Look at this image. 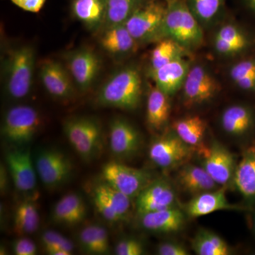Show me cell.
<instances>
[{
    "label": "cell",
    "instance_id": "obj_20",
    "mask_svg": "<svg viewBox=\"0 0 255 255\" xmlns=\"http://www.w3.org/2000/svg\"><path fill=\"white\" fill-rule=\"evenodd\" d=\"M87 215V204L83 198L77 193L70 192L55 204L51 218L57 224L71 228L83 222Z\"/></svg>",
    "mask_w": 255,
    "mask_h": 255
},
{
    "label": "cell",
    "instance_id": "obj_31",
    "mask_svg": "<svg viewBox=\"0 0 255 255\" xmlns=\"http://www.w3.org/2000/svg\"><path fill=\"white\" fill-rule=\"evenodd\" d=\"M228 0H186L193 14L203 27L221 22L226 13Z\"/></svg>",
    "mask_w": 255,
    "mask_h": 255
},
{
    "label": "cell",
    "instance_id": "obj_46",
    "mask_svg": "<svg viewBox=\"0 0 255 255\" xmlns=\"http://www.w3.org/2000/svg\"></svg>",
    "mask_w": 255,
    "mask_h": 255
},
{
    "label": "cell",
    "instance_id": "obj_6",
    "mask_svg": "<svg viewBox=\"0 0 255 255\" xmlns=\"http://www.w3.org/2000/svg\"><path fill=\"white\" fill-rule=\"evenodd\" d=\"M41 125V114L34 107L14 106L4 114L1 133L13 147H26L36 137Z\"/></svg>",
    "mask_w": 255,
    "mask_h": 255
},
{
    "label": "cell",
    "instance_id": "obj_26",
    "mask_svg": "<svg viewBox=\"0 0 255 255\" xmlns=\"http://www.w3.org/2000/svg\"><path fill=\"white\" fill-rule=\"evenodd\" d=\"M177 180L183 190L195 196L212 191L218 185L204 167L191 164H183Z\"/></svg>",
    "mask_w": 255,
    "mask_h": 255
},
{
    "label": "cell",
    "instance_id": "obj_11",
    "mask_svg": "<svg viewBox=\"0 0 255 255\" xmlns=\"http://www.w3.org/2000/svg\"><path fill=\"white\" fill-rule=\"evenodd\" d=\"M65 60L77 88L82 92L90 90L102 68L99 55L91 48L81 47L67 52Z\"/></svg>",
    "mask_w": 255,
    "mask_h": 255
},
{
    "label": "cell",
    "instance_id": "obj_9",
    "mask_svg": "<svg viewBox=\"0 0 255 255\" xmlns=\"http://www.w3.org/2000/svg\"><path fill=\"white\" fill-rule=\"evenodd\" d=\"M37 175L48 189H56L68 182L73 164L68 155L54 147L40 150L35 157Z\"/></svg>",
    "mask_w": 255,
    "mask_h": 255
},
{
    "label": "cell",
    "instance_id": "obj_17",
    "mask_svg": "<svg viewBox=\"0 0 255 255\" xmlns=\"http://www.w3.org/2000/svg\"><path fill=\"white\" fill-rule=\"evenodd\" d=\"M176 194L173 188L164 180H154L136 198L138 216L175 206Z\"/></svg>",
    "mask_w": 255,
    "mask_h": 255
},
{
    "label": "cell",
    "instance_id": "obj_15",
    "mask_svg": "<svg viewBox=\"0 0 255 255\" xmlns=\"http://www.w3.org/2000/svg\"><path fill=\"white\" fill-rule=\"evenodd\" d=\"M39 77L45 90L55 100L67 102L75 97L76 85L68 68L58 60L42 61Z\"/></svg>",
    "mask_w": 255,
    "mask_h": 255
},
{
    "label": "cell",
    "instance_id": "obj_34",
    "mask_svg": "<svg viewBox=\"0 0 255 255\" xmlns=\"http://www.w3.org/2000/svg\"><path fill=\"white\" fill-rule=\"evenodd\" d=\"M191 246L196 255H231V248L226 242L216 233L208 230H200L191 242Z\"/></svg>",
    "mask_w": 255,
    "mask_h": 255
},
{
    "label": "cell",
    "instance_id": "obj_27",
    "mask_svg": "<svg viewBox=\"0 0 255 255\" xmlns=\"http://www.w3.org/2000/svg\"><path fill=\"white\" fill-rule=\"evenodd\" d=\"M233 181L245 197L255 198V145L245 151L241 160L236 165Z\"/></svg>",
    "mask_w": 255,
    "mask_h": 255
},
{
    "label": "cell",
    "instance_id": "obj_36",
    "mask_svg": "<svg viewBox=\"0 0 255 255\" xmlns=\"http://www.w3.org/2000/svg\"><path fill=\"white\" fill-rule=\"evenodd\" d=\"M93 187L103 195L109 205L117 213L122 221L128 219L131 211L132 199L117 190L103 179L96 182Z\"/></svg>",
    "mask_w": 255,
    "mask_h": 255
},
{
    "label": "cell",
    "instance_id": "obj_12",
    "mask_svg": "<svg viewBox=\"0 0 255 255\" xmlns=\"http://www.w3.org/2000/svg\"><path fill=\"white\" fill-rule=\"evenodd\" d=\"M194 149L172 130L152 140L149 147V157L161 168H173L184 164L192 155Z\"/></svg>",
    "mask_w": 255,
    "mask_h": 255
},
{
    "label": "cell",
    "instance_id": "obj_23",
    "mask_svg": "<svg viewBox=\"0 0 255 255\" xmlns=\"http://www.w3.org/2000/svg\"><path fill=\"white\" fill-rule=\"evenodd\" d=\"M171 113L170 97L157 88L150 86L147 92L146 122L151 130L160 131L168 124Z\"/></svg>",
    "mask_w": 255,
    "mask_h": 255
},
{
    "label": "cell",
    "instance_id": "obj_41",
    "mask_svg": "<svg viewBox=\"0 0 255 255\" xmlns=\"http://www.w3.org/2000/svg\"><path fill=\"white\" fill-rule=\"evenodd\" d=\"M159 255H188L189 254L185 247L177 243H163L159 244L157 249Z\"/></svg>",
    "mask_w": 255,
    "mask_h": 255
},
{
    "label": "cell",
    "instance_id": "obj_33",
    "mask_svg": "<svg viewBox=\"0 0 255 255\" xmlns=\"http://www.w3.org/2000/svg\"><path fill=\"white\" fill-rule=\"evenodd\" d=\"M228 77L238 89L255 92V55H244L228 69Z\"/></svg>",
    "mask_w": 255,
    "mask_h": 255
},
{
    "label": "cell",
    "instance_id": "obj_18",
    "mask_svg": "<svg viewBox=\"0 0 255 255\" xmlns=\"http://www.w3.org/2000/svg\"><path fill=\"white\" fill-rule=\"evenodd\" d=\"M191 65L187 58H182L148 71L147 75L157 88L172 97L182 90Z\"/></svg>",
    "mask_w": 255,
    "mask_h": 255
},
{
    "label": "cell",
    "instance_id": "obj_2",
    "mask_svg": "<svg viewBox=\"0 0 255 255\" xmlns=\"http://www.w3.org/2000/svg\"><path fill=\"white\" fill-rule=\"evenodd\" d=\"M171 38L189 51L204 41V27L195 17L186 0H169L162 31V39Z\"/></svg>",
    "mask_w": 255,
    "mask_h": 255
},
{
    "label": "cell",
    "instance_id": "obj_35",
    "mask_svg": "<svg viewBox=\"0 0 255 255\" xmlns=\"http://www.w3.org/2000/svg\"><path fill=\"white\" fill-rule=\"evenodd\" d=\"M147 1L148 0H105L106 16L102 30L124 24L130 15Z\"/></svg>",
    "mask_w": 255,
    "mask_h": 255
},
{
    "label": "cell",
    "instance_id": "obj_40",
    "mask_svg": "<svg viewBox=\"0 0 255 255\" xmlns=\"http://www.w3.org/2000/svg\"><path fill=\"white\" fill-rule=\"evenodd\" d=\"M13 252L16 255H35L37 248L34 242L26 237L18 238L12 243Z\"/></svg>",
    "mask_w": 255,
    "mask_h": 255
},
{
    "label": "cell",
    "instance_id": "obj_10",
    "mask_svg": "<svg viewBox=\"0 0 255 255\" xmlns=\"http://www.w3.org/2000/svg\"><path fill=\"white\" fill-rule=\"evenodd\" d=\"M223 23L213 36V48L216 54L223 58H238L253 49L255 38L252 33L234 21Z\"/></svg>",
    "mask_w": 255,
    "mask_h": 255
},
{
    "label": "cell",
    "instance_id": "obj_22",
    "mask_svg": "<svg viewBox=\"0 0 255 255\" xmlns=\"http://www.w3.org/2000/svg\"><path fill=\"white\" fill-rule=\"evenodd\" d=\"M100 43L105 51L114 57H124L132 54L139 46L125 24L117 25L103 29Z\"/></svg>",
    "mask_w": 255,
    "mask_h": 255
},
{
    "label": "cell",
    "instance_id": "obj_39",
    "mask_svg": "<svg viewBox=\"0 0 255 255\" xmlns=\"http://www.w3.org/2000/svg\"><path fill=\"white\" fill-rule=\"evenodd\" d=\"M144 253L141 242L134 238L121 240L115 247V253L118 255H141Z\"/></svg>",
    "mask_w": 255,
    "mask_h": 255
},
{
    "label": "cell",
    "instance_id": "obj_44",
    "mask_svg": "<svg viewBox=\"0 0 255 255\" xmlns=\"http://www.w3.org/2000/svg\"><path fill=\"white\" fill-rule=\"evenodd\" d=\"M241 1L247 11L255 16V0H241Z\"/></svg>",
    "mask_w": 255,
    "mask_h": 255
},
{
    "label": "cell",
    "instance_id": "obj_37",
    "mask_svg": "<svg viewBox=\"0 0 255 255\" xmlns=\"http://www.w3.org/2000/svg\"><path fill=\"white\" fill-rule=\"evenodd\" d=\"M41 243L45 251L51 255L53 252L65 250L73 253L74 245L71 241L55 231H47L42 234Z\"/></svg>",
    "mask_w": 255,
    "mask_h": 255
},
{
    "label": "cell",
    "instance_id": "obj_28",
    "mask_svg": "<svg viewBox=\"0 0 255 255\" xmlns=\"http://www.w3.org/2000/svg\"><path fill=\"white\" fill-rule=\"evenodd\" d=\"M78 243L82 251L89 255L110 254V237L107 230L98 224L82 228L78 234Z\"/></svg>",
    "mask_w": 255,
    "mask_h": 255
},
{
    "label": "cell",
    "instance_id": "obj_24",
    "mask_svg": "<svg viewBox=\"0 0 255 255\" xmlns=\"http://www.w3.org/2000/svg\"><path fill=\"white\" fill-rule=\"evenodd\" d=\"M221 124L224 131L229 135L242 136L255 127L254 112L251 107L244 105L230 106L221 114Z\"/></svg>",
    "mask_w": 255,
    "mask_h": 255
},
{
    "label": "cell",
    "instance_id": "obj_42",
    "mask_svg": "<svg viewBox=\"0 0 255 255\" xmlns=\"http://www.w3.org/2000/svg\"><path fill=\"white\" fill-rule=\"evenodd\" d=\"M20 9L31 13H38L44 6L46 0H10Z\"/></svg>",
    "mask_w": 255,
    "mask_h": 255
},
{
    "label": "cell",
    "instance_id": "obj_29",
    "mask_svg": "<svg viewBox=\"0 0 255 255\" xmlns=\"http://www.w3.org/2000/svg\"><path fill=\"white\" fill-rule=\"evenodd\" d=\"M206 128L205 120L197 115L178 119L172 125V129L178 136L194 149L203 145Z\"/></svg>",
    "mask_w": 255,
    "mask_h": 255
},
{
    "label": "cell",
    "instance_id": "obj_25",
    "mask_svg": "<svg viewBox=\"0 0 255 255\" xmlns=\"http://www.w3.org/2000/svg\"><path fill=\"white\" fill-rule=\"evenodd\" d=\"M72 14L92 31L102 30L106 16L105 0H73Z\"/></svg>",
    "mask_w": 255,
    "mask_h": 255
},
{
    "label": "cell",
    "instance_id": "obj_5",
    "mask_svg": "<svg viewBox=\"0 0 255 255\" xmlns=\"http://www.w3.org/2000/svg\"><path fill=\"white\" fill-rule=\"evenodd\" d=\"M166 9L167 1L148 0L128 18L124 24L139 46L162 39Z\"/></svg>",
    "mask_w": 255,
    "mask_h": 255
},
{
    "label": "cell",
    "instance_id": "obj_14",
    "mask_svg": "<svg viewBox=\"0 0 255 255\" xmlns=\"http://www.w3.org/2000/svg\"><path fill=\"white\" fill-rule=\"evenodd\" d=\"M202 157V167L218 185L226 186L233 179L236 164L234 155L224 145L217 141L199 147Z\"/></svg>",
    "mask_w": 255,
    "mask_h": 255
},
{
    "label": "cell",
    "instance_id": "obj_19",
    "mask_svg": "<svg viewBox=\"0 0 255 255\" xmlns=\"http://www.w3.org/2000/svg\"><path fill=\"white\" fill-rule=\"evenodd\" d=\"M225 186L215 191L201 193L193 198L186 207V212L191 218H199L219 211L243 210V206L230 204L226 196Z\"/></svg>",
    "mask_w": 255,
    "mask_h": 255
},
{
    "label": "cell",
    "instance_id": "obj_38",
    "mask_svg": "<svg viewBox=\"0 0 255 255\" xmlns=\"http://www.w3.org/2000/svg\"><path fill=\"white\" fill-rule=\"evenodd\" d=\"M91 190L92 201L99 214H100V216L108 222H122V220L109 205L103 195L94 187H92Z\"/></svg>",
    "mask_w": 255,
    "mask_h": 255
},
{
    "label": "cell",
    "instance_id": "obj_13",
    "mask_svg": "<svg viewBox=\"0 0 255 255\" xmlns=\"http://www.w3.org/2000/svg\"><path fill=\"white\" fill-rule=\"evenodd\" d=\"M6 167L15 188L24 194H31L36 188L37 172L29 148L13 147L5 155Z\"/></svg>",
    "mask_w": 255,
    "mask_h": 255
},
{
    "label": "cell",
    "instance_id": "obj_30",
    "mask_svg": "<svg viewBox=\"0 0 255 255\" xmlns=\"http://www.w3.org/2000/svg\"><path fill=\"white\" fill-rule=\"evenodd\" d=\"M190 53L174 40L163 38L157 42L151 50L148 71L157 70L174 60L189 58Z\"/></svg>",
    "mask_w": 255,
    "mask_h": 255
},
{
    "label": "cell",
    "instance_id": "obj_43",
    "mask_svg": "<svg viewBox=\"0 0 255 255\" xmlns=\"http://www.w3.org/2000/svg\"><path fill=\"white\" fill-rule=\"evenodd\" d=\"M6 165L1 164L0 167V190H1V195L4 194L7 191L8 184H9V172L8 169L6 168Z\"/></svg>",
    "mask_w": 255,
    "mask_h": 255
},
{
    "label": "cell",
    "instance_id": "obj_4",
    "mask_svg": "<svg viewBox=\"0 0 255 255\" xmlns=\"http://www.w3.org/2000/svg\"><path fill=\"white\" fill-rule=\"evenodd\" d=\"M67 140L85 162L94 160L100 155L103 146V130L100 121L94 117H75L63 123Z\"/></svg>",
    "mask_w": 255,
    "mask_h": 255
},
{
    "label": "cell",
    "instance_id": "obj_1",
    "mask_svg": "<svg viewBox=\"0 0 255 255\" xmlns=\"http://www.w3.org/2000/svg\"><path fill=\"white\" fill-rule=\"evenodd\" d=\"M143 83L140 70L135 65L114 72L97 92L98 105L126 111L136 110L141 103Z\"/></svg>",
    "mask_w": 255,
    "mask_h": 255
},
{
    "label": "cell",
    "instance_id": "obj_7",
    "mask_svg": "<svg viewBox=\"0 0 255 255\" xmlns=\"http://www.w3.org/2000/svg\"><path fill=\"white\" fill-rule=\"evenodd\" d=\"M221 85L216 75L205 65H191L182 88L184 105L197 107L209 103L221 92Z\"/></svg>",
    "mask_w": 255,
    "mask_h": 255
},
{
    "label": "cell",
    "instance_id": "obj_8",
    "mask_svg": "<svg viewBox=\"0 0 255 255\" xmlns=\"http://www.w3.org/2000/svg\"><path fill=\"white\" fill-rule=\"evenodd\" d=\"M102 179L132 199L155 180L150 172L118 162H110L102 167Z\"/></svg>",
    "mask_w": 255,
    "mask_h": 255
},
{
    "label": "cell",
    "instance_id": "obj_45",
    "mask_svg": "<svg viewBox=\"0 0 255 255\" xmlns=\"http://www.w3.org/2000/svg\"><path fill=\"white\" fill-rule=\"evenodd\" d=\"M163 1H168L169 0H163Z\"/></svg>",
    "mask_w": 255,
    "mask_h": 255
},
{
    "label": "cell",
    "instance_id": "obj_32",
    "mask_svg": "<svg viewBox=\"0 0 255 255\" xmlns=\"http://www.w3.org/2000/svg\"><path fill=\"white\" fill-rule=\"evenodd\" d=\"M14 231L18 236H27L38 231L40 215L35 201L29 199L21 201L14 214Z\"/></svg>",
    "mask_w": 255,
    "mask_h": 255
},
{
    "label": "cell",
    "instance_id": "obj_16",
    "mask_svg": "<svg viewBox=\"0 0 255 255\" xmlns=\"http://www.w3.org/2000/svg\"><path fill=\"white\" fill-rule=\"evenodd\" d=\"M110 150L119 159L131 158L140 150L142 137L133 124L122 117L111 121L109 130Z\"/></svg>",
    "mask_w": 255,
    "mask_h": 255
},
{
    "label": "cell",
    "instance_id": "obj_3",
    "mask_svg": "<svg viewBox=\"0 0 255 255\" xmlns=\"http://www.w3.org/2000/svg\"><path fill=\"white\" fill-rule=\"evenodd\" d=\"M36 51L30 45L14 47L8 50L4 60V88L11 100L27 97L33 86Z\"/></svg>",
    "mask_w": 255,
    "mask_h": 255
},
{
    "label": "cell",
    "instance_id": "obj_21",
    "mask_svg": "<svg viewBox=\"0 0 255 255\" xmlns=\"http://www.w3.org/2000/svg\"><path fill=\"white\" fill-rule=\"evenodd\" d=\"M140 219L144 229L158 233L177 232L185 223L184 214L175 206L142 214Z\"/></svg>",
    "mask_w": 255,
    "mask_h": 255
}]
</instances>
